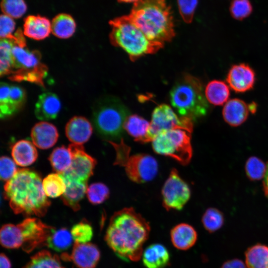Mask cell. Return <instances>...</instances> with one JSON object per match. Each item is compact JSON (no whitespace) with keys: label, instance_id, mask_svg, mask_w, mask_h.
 I'll return each instance as SVG.
<instances>
[{"label":"cell","instance_id":"obj_37","mask_svg":"<svg viewBox=\"0 0 268 268\" xmlns=\"http://www.w3.org/2000/svg\"><path fill=\"white\" fill-rule=\"evenodd\" d=\"M70 233L74 243L80 244L89 243L93 236L91 225L84 219L74 224Z\"/></svg>","mask_w":268,"mask_h":268},{"label":"cell","instance_id":"obj_3","mask_svg":"<svg viewBox=\"0 0 268 268\" xmlns=\"http://www.w3.org/2000/svg\"><path fill=\"white\" fill-rule=\"evenodd\" d=\"M128 16L152 42L164 45L175 35L171 8L166 0H139Z\"/></svg>","mask_w":268,"mask_h":268},{"label":"cell","instance_id":"obj_1","mask_svg":"<svg viewBox=\"0 0 268 268\" xmlns=\"http://www.w3.org/2000/svg\"><path fill=\"white\" fill-rule=\"evenodd\" d=\"M150 230L149 223L133 207H126L111 216L104 239L120 259L136 262L142 256Z\"/></svg>","mask_w":268,"mask_h":268},{"label":"cell","instance_id":"obj_43","mask_svg":"<svg viewBox=\"0 0 268 268\" xmlns=\"http://www.w3.org/2000/svg\"><path fill=\"white\" fill-rule=\"evenodd\" d=\"M14 162L9 157L2 156L0 159V175L3 181L10 180L17 171Z\"/></svg>","mask_w":268,"mask_h":268},{"label":"cell","instance_id":"obj_27","mask_svg":"<svg viewBox=\"0 0 268 268\" xmlns=\"http://www.w3.org/2000/svg\"><path fill=\"white\" fill-rule=\"evenodd\" d=\"M76 23L73 18L67 13H60L51 22V32L56 37L67 39L71 37L76 29Z\"/></svg>","mask_w":268,"mask_h":268},{"label":"cell","instance_id":"obj_16","mask_svg":"<svg viewBox=\"0 0 268 268\" xmlns=\"http://www.w3.org/2000/svg\"><path fill=\"white\" fill-rule=\"evenodd\" d=\"M93 131L90 122L85 118L75 116L67 123L65 132L69 140L74 144H82L90 138Z\"/></svg>","mask_w":268,"mask_h":268},{"label":"cell","instance_id":"obj_40","mask_svg":"<svg viewBox=\"0 0 268 268\" xmlns=\"http://www.w3.org/2000/svg\"><path fill=\"white\" fill-rule=\"evenodd\" d=\"M229 11L233 18L242 20L251 15L253 6L249 0H232Z\"/></svg>","mask_w":268,"mask_h":268},{"label":"cell","instance_id":"obj_33","mask_svg":"<svg viewBox=\"0 0 268 268\" xmlns=\"http://www.w3.org/2000/svg\"><path fill=\"white\" fill-rule=\"evenodd\" d=\"M42 186L46 196L55 198L62 196L66 190V183L59 174L52 173L42 181Z\"/></svg>","mask_w":268,"mask_h":268},{"label":"cell","instance_id":"obj_15","mask_svg":"<svg viewBox=\"0 0 268 268\" xmlns=\"http://www.w3.org/2000/svg\"><path fill=\"white\" fill-rule=\"evenodd\" d=\"M255 78V71L249 65L240 64L230 68L226 80L235 92H245L253 88Z\"/></svg>","mask_w":268,"mask_h":268},{"label":"cell","instance_id":"obj_29","mask_svg":"<svg viewBox=\"0 0 268 268\" xmlns=\"http://www.w3.org/2000/svg\"><path fill=\"white\" fill-rule=\"evenodd\" d=\"M23 268H65L59 257L43 250L32 256Z\"/></svg>","mask_w":268,"mask_h":268},{"label":"cell","instance_id":"obj_36","mask_svg":"<svg viewBox=\"0 0 268 268\" xmlns=\"http://www.w3.org/2000/svg\"><path fill=\"white\" fill-rule=\"evenodd\" d=\"M266 169L267 164L256 156L249 157L245 166L246 176L252 181H258L263 179Z\"/></svg>","mask_w":268,"mask_h":268},{"label":"cell","instance_id":"obj_22","mask_svg":"<svg viewBox=\"0 0 268 268\" xmlns=\"http://www.w3.org/2000/svg\"><path fill=\"white\" fill-rule=\"evenodd\" d=\"M63 179L66 185V190L61 196L62 200L65 205L75 211H77L80 208V202L87 192V182Z\"/></svg>","mask_w":268,"mask_h":268},{"label":"cell","instance_id":"obj_2","mask_svg":"<svg viewBox=\"0 0 268 268\" xmlns=\"http://www.w3.org/2000/svg\"><path fill=\"white\" fill-rule=\"evenodd\" d=\"M4 195L17 214L42 217L51 204L44 192L40 176L29 169L17 170L5 184Z\"/></svg>","mask_w":268,"mask_h":268},{"label":"cell","instance_id":"obj_5","mask_svg":"<svg viewBox=\"0 0 268 268\" xmlns=\"http://www.w3.org/2000/svg\"><path fill=\"white\" fill-rule=\"evenodd\" d=\"M171 105L182 117L192 121L204 116L208 108L201 81L189 74L177 81L170 93Z\"/></svg>","mask_w":268,"mask_h":268},{"label":"cell","instance_id":"obj_35","mask_svg":"<svg viewBox=\"0 0 268 268\" xmlns=\"http://www.w3.org/2000/svg\"><path fill=\"white\" fill-rule=\"evenodd\" d=\"M201 222L204 229L209 233H214L220 229L224 222L223 213L219 209L210 207L203 213Z\"/></svg>","mask_w":268,"mask_h":268},{"label":"cell","instance_id":"obj_9","mask_svg":"<svg viewBox=\"0 0 268 268\" xmlns=\"http://www.w3.org/2000/svg\"><path fill=\"white\" fill-rule=\"evenodd\" d=\"M192 133L176 128L159 133L152 140L155 152L171 157L182 165H187L193 155Z\"/></svg>","mask_w":268,"mask_h":268},{"label":"cell","instance_id":"obj_32","mask_svg":"<svg viewBox=\"0 0 268 268\" xmlns=\"http://www.w3.org/2000/svg\"><path fill=\"white\" fill-rule=\"evenodd\" d=\"M53 170L61 174L67 171L71 166L72 158L68 148L65 146L55 148L49 157Z\"/></svg>","mask_w":268,"mask_h":268},{"label":"cell","instance_id":"obj_18","mask_svg":"<svg viewBox=\"0 0 268 268\" xmlns=\"http://www.w3.org/2000/svg\"><path fill=\"white\" fill-rule=\"evenodd\" d=\"M61 102L58 97L51 92H45L39 95L35 106V115L42 121L55 119L60 110Z\"/></svg>","mask_w":268,"mask_h":268},{"label":"cell","instance_id":"obj_28","mask_svg":"<svg viewBox=\"0 0 268 268\" xmlns=\"http://www.w3.org/2000/svg\"><path fill=\"white\" fill-rule=\"evenodd\" d=\"M204 94L206 100L213 105H223L228 99L230 95L229 88L223 81L213 80L206 85Z\"/></svg>","mask_w":268,"mask_h":268},{"label":"cell","instance_id":"obj_46","mask_svg":"<svg viewBox=\"0 0 268 268\" xmlns=\"http://www.w3.org/2000/svg\"><path fill=\"white\" fill-rule=\"evenodd\" d=\"M220 268H247L245 263L239 259H233L224 262Z\"/></svg>","mask_w":268,"mask_h":268},{"label":"cell","instance_id":"obj_10","mask_svg":"<svg viewBox=\"0 0 268 268\" xmlns=\"http://www.w3.org/2000/svg\"><path fill=\"white\" fill-rule=\"evenodd\" d=\"M182 129L192 133L193 121L186 117H179L168 105L162 104L153 110L148 138L149 142L160 132L173 129Z\"/></svg>","mask_w":268,"mask_h":268},{"label":"cell","instance_id":"obj_47","mask_svg":"<svg viewBox=\"0 0 268 268\" xmlns=\"http://www.w3.org/2000/svg\"><path fill=\"white\" fill-rule=\"evenodd\" d=\"M0 268H11V264L7 256L1 253L0 256Z\"/></svg>","mask_w":268,"mask_h":268},{"label":"cell","instance_id":"obj_45","mask_svg":"<svg viewBox=\"0 0 268 268\" xmlns=\"http://www.w3.org/2000/svg\"><path fill=\"white\" fill-rule=\"evenodd\" d=\"M15 23L13 18L4 14L0 17V37L2 38H9L13 34L15 30Z\"/></svg>","mask_w":268,"mask_h":268},{"label":"cell","instance_id":"obj_23","mask_svg":"<svg viewBox=\"0 0 268 268\" xmlns=\"http://www.w3.org/2000/svg\"><path fill=\"white\" fill-rule=\"evenodd\" d=\"M141 257L143 264L146 268H164L170 260L167 249L158 243L149 245L143 251Z\"/></svg>","mask_w":268,"mask_h":268},{"label":"cell","instance_id":"obj_30","mask_svg":"<svg viewBox=\"0 0 268 268\" xmlns=\"http://www.w3.org/2000/svg\"><path fill=\"white\" fill-rule=\"evenodd\" d=\"M0 241L1 246L6 249H15L21 247L23 240L18 225L9 223L3 225L0 231Z\"/></svg>","mask_w":268,"mask_h":268},{"label":"cell","instance_id":"obj_25","mask_svg":"<svg viewBox=\"0 0 268 268\" xmlns=\"http://www.w3.org/2000/svg\"><path fill=\"white\" fill-rule=\"evenodd\" d=\"M150 123L143 118L137 115H129L126 119L124 129L135 141L148 142V132Z\"/></svg>","mask_w":268,"mask_h":268},{"label":"cell","instance_id":"obj_13","mask_svg":"<svg viewBox=\"0 0 268 268\" xmlns=\"http://www.w3.org/2000/svg\"><path fill=\"white\" fill-rule=\"evenodd\" d=\"M72 162L69 168L60 174L64 178L87 182L93 175L96 160L87 154L81 144H70L68 146Z\"/></svg>","mask_w":268,"mask_h":268},{"label":"cell","instance_id":"obj_50","mask_svg":"<svg viewBox=\"0 0 268 268\" xmlns=\"http://www.w3.org/2000/svg\"><path fill=\"white\" fill-rule=\"evenodd\" d=\"M139 0H118L119 2H126V3H130V2H135Z\"/></svg>","mask_w":268,"mask_h":268},{"label":"cell","instance_id":"obj_4","mask_svg":"<svg viewBox=\"0 0 268 268\" xmlns=\"http://www.w3.org/2000/svg\"><path fill=\"white\" fill-rule=\"evenodd\" d=\"M109 24L112 28L109 36L111 44L123 49L132 61L155 53L164 45L149 40L128 15L115 18Z\"/></svg>","mask_w":268,"mask_h":268},{"label":"cell","instance_id":"obj_17","mask_svg":"<svg viewBox=\"0 0 268 268\" xmlns=\"http://www.w3.org/2000/svg\"><path fill=\"white\" fill-rule=\"evenodd\" d=\"M31 137L35 146L42 149H46L52 147L57 142L59 134L54 125L41 122L32 128Z\"/></svg>","mask_w":268,"mask_h":268},{"label":"cell","instance_id":"obj_31","mask_svg":"<svg viewBox=\"0 0 268 268\" xmlns=\"http://www.w3.org/2000/svg\"><path fill=\"white\" fill-rule=\"evenodd\" d=\"M73 241L70 232L66 228H62L53 231L46 246L56 252H63L71 247Z\"/></svg>","mask_w":268,"mask_h":268},{"label":"cell","instance_id":"obj_11","mask_svg":"<svg viewBox=\"0 0 268 268\" xmlns=\"http://www.w3.org/2000/svg\"><path fill=\"white\" fill-rule=\"evenodd\" d=\"M162 204L167 210H180L191 197L190 189L175 168H173L162 189Z\"/></svg>","mask_w":268,"mask_h":268},{"label":"cell","instance_id":"obj_26","mask_svg":"<svg viewBox=\"0 0 268 268\" xmlns=\"http://www.w3.org/2000/svg\"><path fill=\"white\" fill-rule=\"evenodd\" d=\"M245 260L247 268H268V246L257 243L248 248Z\"/></svg>","mask_w":268,"mask_h":268},{"label":"cell","instance_id":"obj_24","mask_svg":"<svg viewBox=\"0 0 268 268\" xmlns=\"http://www.w3.org/2000/svg\"><path fill=\"white\" fill-rule=\"evenodd\" d=\"M11 155L16 164L25 167L36 160L38 152L33 143L24 139L18 141L12 145Z\"/></svg>","mask_w":268,"mask_h":268},{"label":"cell","instance_id":"obj_49","mask_svg":"<svg viewBox=\"0 0 268 268\" xmlns=\"http://www.w3.org/2000/svg\"><path fill=\"white\" fill-rule=\"evenodd\" d=\"M249 108L250 112H251L252 113H254L256 111L257 105L255 103L253 102L249 105Z\"/></svg>","mask_w":268,"mask_h":268},{"label":"cell","instance_id":"obj_6","mask_svg":"<svg viewBox=\"0 0 268 268\" xmlns=\"http://www.w3.org/2000/svg\"><path fill=\"white\" fill-rule=\"evenodd\" d=\"M129 116V110L119 99L108 96L97 102L92 119L97 132L109 141L122 138L124 125Z\"/></svg>","mask_w":268,"mask_h":268},{"label":"cell","instance_id":"obj_7","mask_svg":"<svg viewBox=\"0 0 268 268\" xmlns=\"http://www.w3.org/2000/svg\"><path fill=\"white\" fill-rule=\"evenodd\" d=\"M108 142L116 152L114 165L124 167L128 178L136 183H144L153 180L157 174L158 164L151 155L137 153L130 155L131 148L122 138L120 142Z\"/></svg>","mask_w":268,"mask_h":268},{"label":"cell","instance_id":"obj_44","mask_svg":"<svg viewBox=\"0 0 268 268\" xmlns=\"http://www.w3.org/2000/svg\"><path fill=\"white\" fill-rule=\"evenodd\" d=\"M9 97L11 105L17 111L24 104L26 94L21 87L16 85H11L10 86Z\"/></svg>","mask_w":268,"mask_h":268},{"label":"cell","instance_id":"obj_48","mask_svg":"<svg viewBox=\"0 0 268 268\" xmlns=\"http://www.w3.org/2000/svg\"><path fill=\"white\" fill-rule=\"evenodd\" d=\"M263 181V186L264 194L268 199V162L267 163V169Z\"/></svg>","mask_w":268,"mask_h":268},{"label":"cell","instance_id":"obj_8","mask_svg":"<svg viewBox=\"0 0 268 268\" xmlns=\"http://www.w3.org/2000/svg\"><path fill=\"white\" fill-rule=\"evenodd\" d=\"M11 40L13 44V65L8 78L13 81H26L44 86L43 79L48 68L41 63L40 53L37 50H29L26 42L15 43Z\"/></svg>","mask_w":268,"mask_h":268},{"label":"cell","instance_id":"obj_12","mask_svg":"<svg viewBox=\"0 0 268 268\" xmlns=\"http://www.w3.org/2000/svg\"><path fill=\"white\" fill-rule=\"evenodd\" d=\"M17 225L22 237L21 248L28 253L46 246L49 237L55 229L35 217H27Z\"/></svg>","mask_w":268,"mask_h":268},{"label":"cell","instance_id":"obj_21","mask_svg":"<svg viewBox=\"0 0 268 268\" xmlns=\"http://www.w3.org/2000/svg\"><path fill=\"white\" fill-rule=\"evenodd\" d=\"M170 237L171 242L176 248L187 250L195 244L198 234L192 226L182 223L176 225L171 229Z\"/></svg>","mask_w":268,"mask_h":268},{"label":"cell","instance_id":"obj_42","mask_svg":"<svg viewBox=\"0 0 268 268\" xmlns=\"http://www.w3.org/2000/svg\"><path fill=\"white\" fill-rule=\"evenodd\" d=\"M180 14L187 23L192 22L198 4V0H177Z\"/></svg>","mask_w":268,"mask_h":268},{"label":"cell","instance_id":"obj_20","mask_svg":"<svg viewBox=\"0 0 268 268\" xmlns=\"http://www.w3.org/2000/svg\"><path fill=\"white\" fill-rule=\"evenodd\" d=\"M249 112V105L241 99L234 98L226 103L222 110V116L228 125L237 127L247 120Z\"/></svg>","mask_w":268,"mask_h":268},{"label":"cell","instance_id":"obj_38","mask_svg":"<svg viewBox=\"0 0 268 268\" xmlns=\"http://www.w3.org/2000/svg\"><path fill=\"white\" fill-rule=\"evenodd\" d=\"M88 201L92 204H99L109 197L110 191L108 187L102 183H95L91 184L86 192Z\"/></svg>","mask_w":268,"mask_h":268},{"label":"cell","instance_id":"obj_14","mask_svg":"<svg viewBox=\"0 0 268 268\" xmlns=\"http://www.w3.org/2000/svg\"><path fill=\"white\" fill-rule=\"evenodd\" d=\"M100 251L92 243H74L71 253H63L61 259L71 262L72 268H95L100 259Z\"/></svg>","mask_w":268,"mask_h":268},{"label":"cell","instance_id":"obj_34","mask_svg":"<svg viewBox=\"0 0 268 268\" xmlns=\"http://www.w3.org/2000/svg\"><path fill=\"white\" fill-rule=\"evenodd\" d=\"M12 40L8 38L0 39V76L9 74L13 65V47Z\"/></svg>","mask_w":268,"mask_h":268},{"label":"cell","instance_id":"obj_41","mask_svg":"<svg viewBox=\"0 0 268 268\" xmlns=\"http://www.w3.org/2000/svg\"><path fill=\"white\" fill-rule=\"evenodd\" d=\"M10 86L8 84L1 82L0 84V116L7 117L16 111L10 103L9 94Z\"/></svg>","mask_w":268,"mask_h":268},{"label":"cell","instance_id":"obj_19","mask_svg":"<svg viewBox=\"0 0 268 268\" xmlns=\"http://www.w3.org/2000/svg\"><path fill=\"white\" fill-rule=\"evenodd\" d=\"M24 35L36 40H43L48 37L51 32V23L44 16L39 15H28L24 19Z\"/></svg>","mask_w":268,"mask_h":268},{"label":"cell","instance_id":"obj_39","mask_svg":"<svg viewBox=\"0 0 268 268\" xmlns=\"http://www.w3.org/2000/svg\"><path fill=\"white\" fill-rule=\"evenodd\" d=\"M0 8L3 14L13 18L21 17L27 8L24 0H1Z\"/></svg>","mask_w":268,"mask_h":268}]
</instances>
